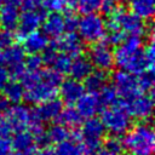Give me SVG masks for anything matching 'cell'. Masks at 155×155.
<instances>
[{
	"mask_svg": "<svg viewBox=\"0 0 155 155\" xmlns=\"http://www.w3.org/2000/svg\"><path fill=\"white\" fill-rule=\"evenodd\" d=\"M114 63L120 69L134 75L149 70L144 48L142 47V38L131 35L117 45L114 52Z\"/></svg>",
	"mask_w": 155,
	"mask_h": 155,
	"instance_id": "6da1fadb",
	"label": "cell"
},
{
	"mask_svg": "<svg viewBox=\"0 0 155 155\" xmlns=\"http://www.w3.org/2000/svg\"><path fill=\"white\" fill-rule=\"evenodd\" d=\"M122 145L131 155H153L155 148V134L153 127L147 122H139L128 128Z\"/></svg>",
	"mask_w": 155,
	"mask_h": 155,
	"instance_id": "7a4b0ae2",
	"label": "cell"
},
{
	"mask_svg": "<svg viewBox=\"0 0 155 155\" xmlns=\"http://www.w3.org/2000/svg\"><path fill=\"white\" fill-rule=\"evenodd\" d=\"M102 122L108 132L113 136L124 134L131 127V115L127 110L126 102L117 101L116 103L108 105L102 111Z\"/></svg>",
	"mask_w": 155,
	"mask_h": 155,
	"instance_id": "3957f363",
	"label": "cell"
},
{
	"mask_svg": "<svg viewBox=\"0 0 155 155\" xmlns=\"http://www.w3.org/2000/svg\"><path fill=\"white\" fill-rule=\"evenodd\" d=\"M76 29L81 40L88 44H96L101 41L107 33L105 22L96 12L84 15V17L79 19Z\"/></svg>",
	"mask_w": 155,
	"mask_h": 155,
	"instance_id": "277c9868",
	"label": "cell"
},
{
	"mask_svg": "<svg viewBox=\"0 0 155 155\" xmlns=\"http://www.w3.org/2000/svg\"><path fill=\"white\" fill-rule=\"evenodd\" d=\"M105 132L107 130L101 119H97L94 116L87 117V120L82 124L81 130L79 132L80 140L87 149L94 153L98 148H101Z\"/></svg>",
	"mask_w": 155,
	"mask_h": 155,
	"instance_id": "5b68a950",
	"label": "cell"
},
{
	"mask_svg": "<svg viewBox=\"0 0 155 155\" xmlns=\"http://www.w3.org/2000/svg\"><path fill=\"white\" fill-rule=\"evenodd\" d=\"M109 18L115 21L116 24L120 27V29L125 34L142 36L147 33V27L143 19L139 18L137 15H134L132 11L128 12L119 7L113 15L109 16Z\"/></svg>",
	"mask_w": 155,
	"mask_h": 155,
	"instance_id": "8992f818",
	"label": "cell"
},
{
	"mask_svg": "<svg viewBox=\"0 0 155 155\" xmlns=\"http://www.w3.org/2000/svg\"><path fill=\"white\" fill-rule=\"evenodd\" d=\"M113 81H114V87L117 91V94L121 96L125 102L130 101L140 92L137 78L134 76V74H131L126 70L121 69L114 73Z\"/></svg>",
	"mask_w": 155,
	"mask_h": 155,
	"instance_id": "52a82bcc",
	"label": "cell"
},
{
	"mask_svg": "<svg viewBox=\"0 0 155 155\" xmlns=\"http://www.w3.org/2000/svg\"><path fill=\"white\" fill-rule=\"evenodd\" d=\"M88 59L92 67H96L99 70L108 71L110 70L114 63V52L110 50L109 45L105 42H96L88 51Z\"/></svg>",
	"mask_w": 155,
	"mask_h": 155,
	"instance_id": "ba28073f",
	"label": "cell"
},
{
	"mask_svg": "<svg viewBox=\"0 0 155 155\" xmlns=\"http://www.w3.org/2000/svg\"><path fill=\"white\" fill-rule=\"evenodd\" d=\"M57 92H58V87L50 85L40 76V80H38L31 86L24 88V99L31 104H39L41 102L56 97Z\"/></svg>",
	"mask_w": 155,
	"mask_h": 155,
	"instance_id": "9c48e42d",
	"label": "cell"
},
{
	"mask_svg": "<svg viewBox=\"0 0 155 155\" xmlns=\"http://www.w3.org/2000/svg\"><path fill=\"white\" fill-rule=\"evenodd\" d=\"M127 110L131 115V117H136L138 120H147L153 114V107L154 101L151 94H148L147 92L144 94H137L126 103Z\"/></svg>",
	"mask_w": 155,
	"mask_h": 155,
	"instance_id": "30bf717a",
	"label": "cell"
},
{
	"mask_svg": "<svg viewBox=\"0 0 155 155\" xmlns=\"http://www.w3.org/2000/svg\"><path fill=\"white\" fill-rule=\"evenodd\" d=\"M45 16H46V12H45V8L42 7L23 11L18 18V24H17L18 34L21 36H24L36 30L41 25Z\"/></svg>",
	"mask_w": 155,
	"mask_h": 155,
	"instance_id": "8fae6325",
	"label": "cell"
},
{
	"mask_svg": "<svg viewBox=\"0 0 155 155\" xmlns=\"http://www.w3.org/2000/svg\"><path fill=\"white\" fill-rule=\"evenodd\" d=\"M5 117L10 122L12 130L22 131V130H28L31 120L34 119V114L33 110H30L28 107L17 103L10 107V109L5 114Z\"/></svg>",
	"mask_w": 155,
	"mask_h": 155,
	"instance_id": "7c38bea8",
	"label": "cell"
},
{
	"mask_svg": "<svg viewBox=\"0 0 155 155\" xmlns=\"http://www.w3.org/2000/svg\"><path fill=\"white\" fill-rule=\"evenodd\" d=\"M53 45L57 47V50L62 53H65L70 57H75L80 54L84 50L82 40L79 35H76L74 31H67L63 33L59 38L56 39Z\"/></svg>",
	"mask_w": 155,
	"mask_h": 155,
	"instance_id": "4fadbf2b",
	"label": "cell"
},
{
	"mask_svg": "<svg viewBox=\"0 0 155 155\" xmlns=\"http://www.w3.org/2000/svg\"><path fill=\"white\" fill-rule=\"evenodd\" d=\"M63 109V102L56 97L50 98L45 102H41L36 104V108L33 110V114L36 119L40 121H52L56 120L59 115V113Z\"/></svg>",
	"mask_w": 155,
	"mask_h": 155,
	"instance_id": "5bb4252c",
	"label": "cell"
},
{
	"mask_svg": "<svg viewBox=\"0 0 155 155\" xmlns=\"http://www.w3.org/2000/svg\"><path fill=\"white\" fill-rule=\"evenodd\" d=\"M76 104V110L82 117H92L97 113L102 110V103L99 101L98 93L93 92H87L82 93V96L75 102Z\"/></svg>",
	"mask_w": 155,
	"mask_h": 155,
	"instance_id": "9a60e30c",
	"label": "cell"
},
{
	"mask_svg": "<svg viewBox=\"0 0 155 155\" xmlns=\"http://www.w3.org/2000/svg\"><path fill=\"white\" fill-rule=\"evenodd\" d=\"M59 96H61V101L68 105L75 104V102L82 96V93L85 92L84 85L75 79H68L61 82L59 87Z\"/></svg>",
	"mask_w": 155,
	"mask_h": 155,
	"instance_id": "2e32d148",
	"label": "cell"
},
{
	"mask_svg": "<svg viewBox=\"0 0 155 155\" xmlns=\"http://www.w3.org/2000/svg\"><path fill=\"white\" fill-rule=\"evenodd\" d=\"M42 31L48 38H53V39L59 38L65 31L63 15L58 13L57 11H53L50 15L45 16L42 21Z\"/></svg>",
	"mask_w": 155,
	"mask_h": 155,
	"instance_id": "e0dca14e",
	"label": "cell"
},
{
	"mask_svg": "<svg viewBox=\"0 0 155 155\" xmlns=\"http://www.w3.org/2000/svg\"><path fill=\"white\" fill-rule=\"evenodd\" d=\"M23 48L27 53H40L48 45V36L38 29L23 36Z\"/></svg>",
	"mask_w": 155,
	"mask_h": 155,
	"instance_id": "ac0fdd59",
	"label": "cell"
},
{
	"mask_svg": "<svg viewBox=\"0 0 155 155\" xmlns=\"http://www.w3.org/2000/svg\"><path fill=\"white\" fill-rule=\"evenodd\" d=\"M53 153L54 155H93L90 149H87L76 139H65L61 143H57Z\"/></svg>",
	"mask_w": 155,
	"mask_h": 155,
	"instance_id": "d6986e66",
	"label": "cell"
},
{
	"mask_svg": "<svg viewBox=\"0 0 155 155\" xmlns=\"http://www.w3.org/2000/svg\"><path fill=\"white\" fill-rule=\"evenodd\" d=\"M92 71V64L88 59V57H85L82 54H78L71 59L69 74L75 80H84L90 73Z\"/></svg>",
	"mask_w": 155,
	"mask_h": 155,
	"instance_id": "ffe728a7",
	"label": "cell"
},
{
	"mask_svg": "<svg viewBox=\"0 0 155 155\" xmlns=\"http://www.w3.org/2000/svg\"><path fill=\"white\" fill-rule=\"evenodd\" d=\"M108 84V74L104 70H92L85 79H84V88L87 92L98 93L105 85Z\"/></svg>",
	"mask_w": 155,
	"mask_h": 155,
	"instance_id": "44dd1931",
	"label": "cell"
},
{
	"mask_svg": "<svg viewBox=\"0 0 155 155\" xmlns=\"http://www.w3.org/2000/svg\"><path fill=\"white\" fill-rule=\"evenodd\" d=\"M19 18V11L18 6L4 4V6L0 8V24L4 29L13 30L17 28Z\"/></svg>",
	"mask_w": 155,
	"mask_h": 155,
	"instance_id": "7402d4cb",
	"label": "cell"
},
{
	"mask_svg": "<svg viewBox=\"0 0 155 155\" xmlns=\"http://www.w3.org/2000/svg\"><path fill=\"white\" fill-rule=\"evenodd\" d=\"M2 91H4V97L10 103L17 104L24 99V86L16 79L12 81L8 80L2 87Z\"/></svg>",
	"mask_w": 155,
	"mask_h": 155,
	"instance_id": "603a6c76",
	"label": "cell"
},
{
	"mask_svg": "<svg viewBox=\"0 0 155 155\" xmlns=\"http://www.w3.org/2000/svg\"><path fill=\"white\" fill-rule=\"evenodd\" d=\"M24 58H25V51L19 45H13V44L10 45L8 47L5 48V51L2 53L4 63L8 68L24 63Z\"/></svg>",
	"mask_w": 155,
	"mask_h": 155,
	"instance_id": "cb8c5ba5",
	"label": "cell"
},
{
	"mask_svg": "<svg viewBox=\"0 0 155 155\" xmlns=\"http://www.w3.org/2000/svg\"><path fill=\"white\" fill-rule=\"evenodd\" d=\"M58 122L64 125L68 128H76L82 122V116L79 114L76 108L68 107L65 109H62V111L58 115Z\"/></svg>",
	"mask_w": 155,
	"mask_h": 155,
	"instance_id": "d4e9b609",
	"label": "cell"
},
{
	"mask_svg": "<svg viewBox=\"0 0 155 155\" xmlns=\"http://www.w3.org/2000/svg\"><path fill=\"white\" fill-rule=\"evenodd\" d=\"M131 11L142 19H150L154 15V0H130Z\"/></svg>",
	"mask_w": 155,
	"mask_h": 155,
	"instance_id": "484cf974",
	"label": "cell"
},
{
	"mask_svg": "<svg viewBox=\"0 0 155 155\" xmlns=\"http://www.w3.org/2000/svg\"><path fill=\"white\" fill-rule=\"evenodd\" d=\"M103 0H68V6L74 7L80 13H94L101 8Z\"/></svg>",
	"mask_w": 155,
	"mask_h": 155,
	"instance_id": "4316f807",
	"label": "cell"
},
{
	"mask_svg": "<svg viewBox=\"0 0 155 155\" xmlns=\"http://www.w3.org/2000/svg\"><path fill=\"white\" fill-rule=\"evenodd\" d=\"M46 134H47V138H48L50 143H56V144L61 143V142H63L65 139H69L70 136H71L69 128L65 127L64 125L59 124V122L58 124H53L47 130Z\"/></svg>",
	"mask_w": 155,
	"mask_h": 155,
	"instance_id": "83f0119b",
	"label": "cell"
},
{
	"mask_svg": "<svg viewBox=\"0 0 155 155\" xmlns=\"http://www.w3.org/2000/svg\"><path fill=\"white\" fill-rule=\"evenodd\" d=\"M11 144L15 150H21V149L28 148L34 144V136L28 130L16 131V134L13 136Z\"/></svg>",
	"mask_w": 155,
	"mask_h": 155,
	"instance_id": "f1b7e54d",
	"label": "cell"
},
{
	"mask_svg": "<svg viewBox=\"0 0 155 155\" xmlns=\"http://www.w3.org/2000/svg\"><path fill=\"white\" fill-rule=\"evenodd\" d=\"M117 91L116 88L114 87V85H105L99 92H98V97H99V101L102 103V105L104 107H108V105H111L114 103H116L119 101L117 98Z\"/></svg>",
	"mask_w": 155,
	"mask_h": 155,
	"instance_id": "f546056e",
	"label": "cell"
},
{
	"mask_svg": "<svg viewBox=\"0 0 155 155\" xmlns=\"http://www.w3.org/2000/svg\"><path fill=\"white\" fill-rule=\"evenodd\" d=\"M70 64H71V57L65 54V53H58L53 65V69L57 70L58 73H61L62 75L64 74H69V69H70Z\"/></svg>",
	"mask_w": 155,
	"mask_h": 155,
	"instance_id": "4dcf8cb0",
	"label": "cell"
},
{
	"mask_svg": "<svg viewBox=\"0 0 155 155\" xmlns=\"http://www.w3.org/2000/svg\"><path fill=\"white\" fill-rule=\"evenodd\" d=\"M38 7L51 11H61L68 6V0H34Z\"/></svg>",
	"mask_w": 155,
	"mask_h": 155,
	"instance_id": "1f68e13d",
	"label": "cell"
},
{
	"mask_svg": "<svg viewBox=\"0 0 155 155\" xmlns=\"http://www.w3.org/2000/svg\"><path fill=\"white\" fill-rule=\"evenodd\" d=\"M138 80V85H139V90L148 92L151 91L153 86H154V74L153 70H145L143 73L139 74V78H137Z\"/></svg>",
	"mask_w": 155,
	"mask_h": 155,
	"instance_id": "d6a6232c",
	"label": "cell"
},
{
	"mask_svg": "<svg viewBox=\"0 0 155 155\" xmlns=\"http://www.w3.org/2000/svg\"><path fill=\"white\" fill-rule=\"evenodd\" d=\"M104 38H105V44L107 45L117 46L126 39V34L121 29H114V30H108V34L105 33Z\"/></svg>",
	"mask_w": 155,
	"mask_h": 155,
	"instance_id": "836d02e7",
	"label": "cell"
},
{
	"mask_svg": "<svg viewBox=\"0 0 155 155\" xmlns=\"http://www.w3.org/2000/svg\"><path fill=\"white\" fill-rule=\"evenodd\" d=\"M59 51L57 50V47L53 45V42L51 45H47L44 51H42V54H41V59H42V63L46 64V65H52L58 56Z\"/></svg>",
	"mask_w": 155,
	"mask_h": 155,
	"instance_id": "e575fe53",
	"label": "cell"
},
{
	"mask_svg": "<svg viewBox=\"0 0 155 155\" xmlns=\"http://www.w3.org/2000/svg\"><path fill=\"white\" fill-rule=\"evenodd\" d=\"M42 64L44 63H42L41 56L39 53H29V56L24 58L25 70H29V71L39 70V69H41V65Z\"/></svg>",
	"mask_w": 155,
	"mask_h": 155,
	"instance_id": "d590c367",
	"label": "cell"
},
{
	"mask_svg": "<svg viewBox=\"0 0 155 155\" xmlns=\"http://www.w3.org/2000/svg\"><path fill=\"white\" fill-rule=\"evenodd\" d=\"M104 148H107L108 150H110L111 153H114L115 155H120L124 150V145H122V142L116 138V136L114 137H110L108 139H105L104 144H103Z\"/></svg>",
	"mask_w": 155,
	"mask_h": 155,
	"instance_id": "8d00e7d4",
	"label": "cell"
},
{
	"mask_svg": "<svg viewBox=\"0 0 155 155\" xmlns=\"http://www.w3.org/2000/svg\"><path fill=\"white\" fill-rule=\"evenodd\" d=\"M64 19V30L65 31H75L78 28V16L74 12H68L63 16Z\"/></svg>",
	"mask_w": 155,
	"mask_h": 155,
	"instance_id": "74e56055",
	"label": "cell"
},
{
	"mask_svg": "<svg viewBox=\"0 0 155 155\" xmlns=\"http://www.w3.org/2000/svg\"><path fill=\"white\" fill-rule=\"evenodd\" d=\"M13 41H15V35L12 30H7V29L0 30V51L12 45Z\"/></svg>",
	"mask_w": 155,
	"mask_h": 155,
	"instance_id": "f35d334b",
	"label": "cell"
},
{
	"mask_svg": "<svg viewBox=\"0 0 155 155\" xmlns=\"http://www.w3.org/2000/svg\"><path fill=\"white\" fill-rule=\"evenodd\" d=\"M117 8H119L117 1H115V0H103L99 10H101L104 15L110 16V15H113Z\"/></svg>",
	"mask_w": 155,
	"mask_h": 155,
	"instance_id": "ab89813d",
	"label": "cell"
},
{
	"mask_svg": "<svg viewBox=\"0 0 155 155\" xmlns=\"http://www.w3.org/2000/svg\"><path fill=\"white\" fill-rule=\"evenodd\" d=\"M0 155H13V148L7 137H0Z\"/></svg>",
	"mask_w": 155,
	"mask_h": 155,
	"instance_id": "60d3db41",
	"label": "cell"
},
{
	"mask_svg": "<svg viewBox=\"0 0 155 155\" xmlns=\"http://www.w3.org/2000/svg\"><path fill=\"white\" fill-rule=\"evenodd\" d=\"M144 54H145V58H147L148 69L149 70H153V68H154V61H155V52H154V45H153V42H150L148 46H145Z\"/></svg>",
	"mask_w": 155,
	"mask_h": 155,
	"instance_id": "b9f144b4",
	"label": "cell"
},
{
	"mask_svg": "<svg viewBox=\"0 0 155 155\" xmlns=\"http://www.w3.org/2000/svg\"><path fill=\"white\" fill-rule=\"evenodd\" d=\"M12 132V127L5 115H0V137H8Z\"/></svg>",
	"mask_w": 155,
	"mask_h": 155,
	"instance_id": "7bdbcfd3",
	"label": "cell"
},
{
	"mask_svg": "<svg viewBox=\"0 0 155 155\" xmlns=\"http://www.w3.org/2000/svg\"><path fill=\"white\" fill-rule=\"evenodd\" d=\"M38 153H39L38 148L33 144V145H30L28 148H24V149H21V150H16V154H13V155H38Z\"/></svg>",
	"mask_w": 155,
	"mask_h": 155,
	"instance_id": "ee69618b",
	"label": "cell"
},
{
	"mask_svg": "<svg viewBox=\"0 0 155 155\" xmlns=\"http://www.w3.org/2000/svg\"><path fill=\"white\" fill-rule=\"evenodd\" d=\"M10 80V75L6 68H4L2 65H0V90H2V87L5 86V84Z\"/></svg>",
	"mask_w": 155,
	"mask_h": 155,
	"instance_id": "f6af8a7d",
	"label": "cell"
},
{
	"mask_svg": "<svg viewBox=\"0 0 155 155\" xmlns=\"http://www.w3.org/2000/svg\"><path fill=\"white\" fill-rule=\"evenodd\" d=\"M10 107H11V103L4 96L0 97V115H5L6 111L10 109Z\"/></svg>",
	"mask_w": 155,
	"mask_h": 155,
	"instance_id": "bcb514c9",
	"label": "cell"
},
{
	"mask_svg": "<svg viewBox=\"0 0 155 155\" xmlns=\"http://www.w3.org/2000/svg\"><path fill=\"white\" fill-rule=\"evenodd\" d=\"M93 155H115V154H114V153H111L110 150H108L107 148L102 147V148H98V149L93 153Z\"/></svg>",
	"mask_w": 155,
	"mask_h": 155,
	"instance_id": "7dc6e473",
	"label": "cell"
},
{
	"mask_svg": "<svg viewBox=\"0 0 155 155\" xmlns=\"http://www.w3.org/2000/svg\"><path fill=\"white\" fill-rule=\"evenodd\" d=\"M38 155H54V153L48 148H44L40 153H38Z\"/></svg>",
	"mask_w": 155,
	"mask_h": 155,
	"instance_id": "c3c4849f",
	"label": "cell"
},
{
	"mask_svg": "<svg viewBox=\"0 0 155 155\" xmlns=\"http://www.w3.org/2000/svg\"><path fill=\"white\" fill-rule=\"evenodd\" d=\"M22 2V0H4V4H10V5H15V6H19Z\"/></svg>",
	"mask_w": 155,
	"mask_h": 155,
	"instance_id": "681fc988",
	"label": "cell"
},
{
	"mask_svg": "<svg viewBox=\"0 0 155 155\" xmlns=\"http://www.w3.org/2000/svg\"><path fill=\"white\" fill-rule=\"evenodd\" d=\"M4 63V59H2V52L0 51V65Z\"/></svg>",
	"mask_w": 155,
	"mask_h": 155,
	"instance_id": "f907efd6",
	"label": "cell"
},
{
	"mask_svg": "<svg viewBox=\"0 0 155 155\" xmlns=\"http://www.w3.org/2000/svg\"><path fill=\"white\" fill-rule=\"evenodd\" d=\"M2 4H4V0H0V6H1Z\"/></svg>",
	"mask_w": 155,
	"mask_h": 155,
	"instance_id": "816d5d0a",
	"label": "cell"
},
{
	"mask_svg": "<svg viewBox=\"0 0 155 155\" xmlns=\"http://www.w3.org/2000/svg\"><path fill=\"white\" fill-rule=\"evenodd\" d=\"M115 1H117V2H121V1H125V0H115Z\"/></svg>",
	"mask_w": 155,
	"mask_h": 155,
	"instance_id": "f5cc1de1",
	"label": "cell"
}]
</instances>
